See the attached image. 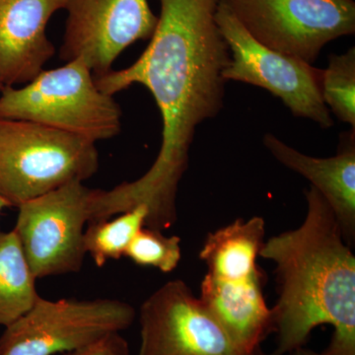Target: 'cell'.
<instances>
[{
    "mask_svg": "<svg viewBox=\"0 0 355 355\" xmlns=\"http://www.w3.org/2000/svg\"><path fill=\"white\" fill-rule=\"evenodd\" d=\"M160 16L150 43L132 65L95 77L114 96L133 84L148 89L162 118V144L150 169L139 179L105 191L109 216L146 207V227L164 231L177 221L180 182L200 123L223 108V71L230 62L216 24L219 0H158Z\"/></svg>",
    "mask_w": 355,
    "mask_h": 355,
    "instance_id": "obj_1",
    "label": "cell"
},
{
    "mask_svg": "<svg viewBox=\"0 0 355 355\" xmlns=\"http://www.w3.org/2000/svg\"><path fill=\"white\" fill-rule=\"evenodd\" d=\"M304 193L303 223L270 238L260 252L277 266V347L272 355L304 347L321 324L334 328L323 355H355V257L323 196L312 186Z\"/></svg>",
    "mask_w": 355,
    "mask_h": 355,
    "instance_id": "obj_2",
    "label": "cell"
},
{
    "mask_svg": "<svg viewBox=\"0 0 355 355\" xmlns=\"http://www.w3.org/2000/svg\"><path fill=\"white\" fill-rule=\"evenodd\" d=\"M0 119L32 121L96 142L121 130V110L114 96L96 84L80 58L43 70L22 87L0 91Z\"/></svg>",
    "mask_w": 355,
    "mask_h": 355,
    "instance_id": "obj_3",
    "label": "cell"
},
{
    "mask_svg": "<svg viewBox=\"0 0 355 355\" xmlns=\"http://www.w3.org/2000/svg\"><path fill=\"white\" fill-rule=\"evenodd\" d=\"M94 142L32 121L0 119V197L10 207L94 176Z\"/></svg>",
    "mask_w": 355,
    "mask_h": 355,
    "instance_id": "obj_4",
    "label": "cell"
},
{
    "mask_svg": "<svg viewBox=\"0 0 355 355\" xmlns=\"http://www.w3.org/2000/svg\"><path fill=\"white\" fill-rule=\"evenodd\" d=\"M216 21L230 53L223 71L226 83L239 81L266 89L297 118L308 119L323 128L333 127L322 95L324 69L259 43L224 0L218 1Z\"/></svg>",
    "mask_w": 355,
    "mask_h": 355,
    "instance_id": "obj_5",
    "label": "cell"
},
{
    "mask_svg": "<svg viewBox=\"0 0 355 355\" xmlns=\"http://www.w3.org/2000/svg\"><path fill=\"white\" fill-rule=\"evenodd\" d=\"M132 305L116 299L49 300L40 297L0 338V355L67 354L130 328Z\"/></svg>",
    "mask_w": 355,
    "mask_h": 355,
    "instance_id": "obj_6",
    "label": "cell"
},
{
    "mask_svg": "<svg viewBox=\"0 0 355 355\" xmlns=\"http://www.w3.org/2000/svg\"><path fill=\"white\" fill-rule=\"evenodd\" d=\"M270 50L313 64L327 44L355 33L354 0H224Z\"/></svg>",
    "mask_w": 355,
    "mask_h": 355,
    "instance_id": "obj_7",
    "label": "cell"
},
{
    "mask_svg": "<svg viewBox=\"0 0 355 355\" xmlns=\"http://www.w3.org/2000/svg\"><path fill=\"white\" fill-rule=\"evenodd\" d=\"M93 193L94 189L72 182L18 207L13 230L37 279L83 268Z\"/></svg>",
    "mask_w": 355,
    "mask_h": 355,
    "instance_id": "obj_8",
    "label": "cell"
},
{
    "mask_svg": "<svg viewBox=\"0 0 355 355\" xmlns=\"http://www.w3.org/2000/svg\"><path fill=\"white\" fill-rule=\"evenodd\" d=\"M139 322V355H253L182 280L153 292L140 307Z\"/></svg>",
    "mask_w": 355,
    "mask_h": 355,
    "instance_id": "obj_9",
    "label": "cell"
},
{
    "mask_svg": "<svg viewBox=\"0 0 355 355\" xmlns=\"http://www.w3.org/2000/svg\"><path fill=\"white\" fill-rule=\"evenodd\" d=\"M60 57L84 60L94 77L111 71L123 51L140 40H150L158 16L148 0H67Z\"/></svg>",
    "mask_w": 355,
    "mask_h": 355,
    "instance_id": "obj_10",
    "label": "cell"
},
{
    "mask_svg": "<svg viewBox=\"0 0 355 355\" xmlns=\"http://www.w3.org/2000/svg\"><path fill=\"white\" fill-rule=\"evenodd\" d=\"M67 0H0V85L27 84L55 55L46 36L53 14Z\"/></svg>",
    "mask_w": 355,
    "mask_h": 355,
    "instance_id": "obj_11",
    "label": "cell"
},
{
    "mask_svg": "<svg viewBox=\"0 0 355 355\" xmlns=\"http://www.w3.org/2000/svg\"><path fill=\"white\" fill-rule=\"evenodd\" d=\"M263 144L273 157L306 178L330 205L349 247L355 241V130L340 135L338 153L317 158L299 153L272 133Z\"/></svg>",
    "mask_w": 355,
    "mask_h": 355,
    "instance_id": "obj_12",
    "label": "cell"
},
{
    "mask_svg": "<svg viewBox=\"0 0 355 355\" xmlns=\"http://www.w3.org/2000/svg\"><path fill=\"white\" fill-rule=\"evenodd\" d=\"M266 275L227 282L207 275L200 286V300L231 338L253 355H263L261 345L275 333L272 309L266 305L263 287Z\"/></svg>",
    "mask_w": 355,
    "mask_h": 355,
    "instance_id": "obj_13",
    "label": "cell"
},
{
    "mask_svg": "<svg viewBox=\"0 0 355 355\" xmlns=\"http://www.w3.org/2000/svg\"><path fill=\"white\" fill-rule=\"evenodd\" d=\"M266 222L254 216L249 220L237 219L225 227L209 233L200 258L210 277L227 282H240L260 275L257 260L265 243Z\"/></svg>",
    "mask_w": 355,
    "mask_h": 355,
    "instance_id": "obj_14",
    "label": "cell"
},
{
    "mask_svg": "<svg viewBox=\"0 0 355 355\" xmlns=\"http://www.w3.org/2000/svg\"><path fill=\"white\" fill-rule=\"evenodd\" d=\"M36 280L15 231H0V326L17 321L41 297Z\"/></svg>",
    "mask_w": 355,
    "mask_h": 355,
    "instance_id": "obj_15",
    "label": "cell"
},
{
    "mask_svg": "<svg viewBox=\"0 0 355 355\" xmlns=\"http://www.w3.org/2000/svg\"><path fill=\"white\" fill-rule=\"evenodd\" d=\"M105 220L90 222L84 232V247L95 265L102 268L110 260H120L135 236L146 226V207H135Z\"/></svg>",
    "mask_w": 355,
    "mask_h": 355,
    "instance_id": "obj_16",
    "label": "cell"
},
{
    "mask_svg": "<svg viewBox=\"0 0 355 355\" xmlns=\"http://www.w3.org/2000/svg\"><path fill=\"white\" fill-rule=\"evenodd\" d=\"M322 95L329 111L355 128V48L331 55L324 69Z\"/></svg>",
    "mask_w": 355,
    "mask_h": 355,
    "instance_id": "obj_17",
    "label": "cell"
},
{
    "mask_svg": "<svg viewBox=\"0 0 355 355\" xmlns=\"http://www.w3.org/2000/svg\"><path fill=\"white\" fill-rule=\"evenodd\" d=\"M125 257L137 265L171 272L181 261V239L178 236H166L163 231L144 226L128 248Z\"/></svg>",
    "mask_w": 355,
    "mask_h": 355,
    "instance_id": "obj_18",
    "label": "cell"
},
{
    "mask_svg": "<svg viewBox=\"0 0 355 355\" xmlns=\"http://www.w3.org/2000/svg\"><path fill=\"white\" fill-rule=\"evenodd\" d=\"M64 355H130V354L127 340L120 335V333H114L92 345L74 352H67Z\"/></svg>",
    "mask_w": 355,
    "mask_h": 355,
    "instance_id": "obj_19",
    "label": "cell"
},
{
    "mask_svg": "<svg viewBox=\"0 0 355 355\" xmlns=\"http://www.w3.org/2000/svg\"><path fill=\"white\" fill-rule=\"evenodd\" d=\"M286 355H323V354H318L316 352H313V350L305 349L304 347H299V349H296L292 350V352H289Z\"/></svg>",
    "mask_w": 355,
    "mask_h": 355,
    "instance_id": "obj_20",
    "label": "cell"
},
{
    "mask_svg": "<svg viewBox=\"0 0 355 355\" xmlns=\"http://www.w3.org/2000/svg\"><path fill=\"white\" fill-rule=\"evenodd\" d=\"M9 207H10V205L3 198L0 197V214H1L2 210Z\"/></svg>",
    "mask_w": 355,
    "mask_h": 355,
    "instance_id": "obj_21",
    "label": "cell"
},
{
    "mask_svg": "<svg viewBox=\"0 0 355 355\" xmlns=\"http://www.w3.org/2000/svg\"><path fill=\"white\" fill-rule=\"evenodd\" d=\"M2 88H3V87H2V86H1V85H0V91H1V89H2Z\"/></svg>",
    "mask_w": 355,
    "mask_h": 355,
    "instance_id": "obj_22",
    "label": "cell"
}]
</instances>
